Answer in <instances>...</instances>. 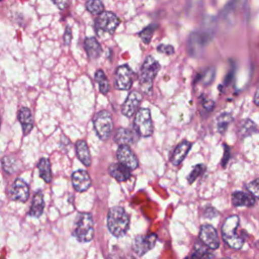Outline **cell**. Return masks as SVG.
Returning <instances> with one entry per match:
<instances>
[{
  "instance_id": "6da1fadb",
  "label": "cell",
  "mask_w": 259,
  "mask_h": 259,
  "mask_svg": "<svg viewBox=\"0 0 259 259\" xmlns=\"http://www.w3.org/2000/svg\"><path fill=\"white\" fill-rule=\"evenodd\" d=\"M159 70L160 64L152 56H148L139 72V85L145 94H152L153 81Z\"/></svg>"
},
{
  "instance_id": "7a4b0ae2",
  "label": "cell",
  "mask_w": 259,
  "mask_h": 259,
  "mask_svg": "<svg viewBox=\"0 0 259 259\" xmlns=\"http://www.w3.org/2000/svg\"><path fill=\"white\" fill-rule=\"evenodd\" d=\"M130 218L121 206H113L107 213V227L115 237H122L128 230Z\"/></svg>"
},
{
  "instance_id": "3957f363",
  "label": "cell",
  "mask_w": 259,
  "mask_h": 259,
  "mask_svg": "<svg viewBox=\"0 0 259 259\" xmlns=\"http://www.w3.org/2000/svg\"><path fill=\"white\" fill-rule=\"evenodd\" d=\"M240 225V219L238 215H231L226 219L222 227V235L224 241L234 249H240L243 246L244 239L237 233V229Z\"/></svg>"
},
{
  "instance_id": "277c9868",
  "label": "cell",
  "mask_w": 259,
  "mask_h": 259,
  "mask_svg": "<svg viewBox=\"0 0 259 259\" xmlns=\"http://www.w3.org/2000/svg\"><path fill=\"white\" fill-rule=\"evenodd\" d=\"M94 235L93 219L88 212H81L77 215L75 221V228L73 231V236L77 241L81 243L89 242L92 240Z\"/></svg>"
},
{
  "instance_id": "5b68a950",
  "label": "cell",
  "mask_w": 259,
  "mask_h": 259,
  "mask_svg": "<svg viewBox=\"0 0 259 259\" xmlns=\"http://www.w3.org/2000/svg\"><path fill=\"white\" fill-rule=\"evenodd\" d=\"M134 127L136 133L141 137H150L153 134V121L151 112L148 108H141L135 113Z\"/></svg>"
},
{
  "instance_id": "8992f818",
  "label": "cell",
  "mask_w": 259,
  "mask_h": 259,
  "mask_svg": "<svg viewBox=\"0 0 259 259\" xmlns=\"http://www.w3.org/2000/svg\"><path fill=\"white\" fill-rule=\"evenodd\" d=\"M118 24L119 19L113 12L103 11L98 14V17L95 20V29L99 35L104 33L112 34Z\"/></svg>"
},
{
  "instance_id": "52a82bcc",
  "label": "cell",
  "mask_w": 259,
  "mask_h": 259,
  "mask_svg": "<svg viewBox=\"0 0 259 259\" xmlns=\"http://www.w3.org/2000/svg\"><path fill=\"white\" fill-rule=\"evenodd\" d=\"M93 124L94 128L96 131L97 136L105 141L110 137V134L113 128V122L111 115L108 111L106 110H101L99 111L93 119Z\"/></svg>"
},
{
  "instance_id": "ba28073f",
  "label": "cell",
  "mask_w": 259,
  "mask_h": 259,
  "mask_svg": "<svg viewBox=\"0 0 259 259\" xmlns=\"http://www.w3.org/2000/svg\"><path fill=\"white\" fill-rule=\"evenodd\" d=\"M133 85V71L127 65L116 68L114 74V87L118 90H128Z\"/></svg>"
},
{
  "instance_id": "9c48e42d",
  "label": "cell",
  "mask_w": 259,
  "mask_h": 259,
  "mask_svg": "<svg viewBox=\"0 0 259 259\" xmlns=\"http://www.w3.org/2000/svg\"><path fill=\"white\" fill-rule=\"evenodd\" d=\"M157 242V235L156 234H149L146 236L139 235L135 238L133 242V249L134 252L138 256H142L154 248Z\"/></svg>"
},
{
  "instance_id": "30bf717a",
  "label": "cell",
  "mask_w": 259,
  "mask_h": 259,
  "mask_svg": "<svg viewBox=\"0 0 259 259\" xmlns=\"http://www.w3.org/2000/svg\"><path fill=\"white\" fill-rule=\"evenodd\" d=\"M200 241L209 249L215 250L220 247V238L217 230L211 225H203L199 233Z\"/></svg>"
},
{
  "instance_id": "8fae6325",
  "label": "cell",
  "mask_w": 259,
  "mask_h": 259,
  "mask_svg": "<svg viewBox=\"0 0 259 259\" xmlns=\"http://www.w3.org/2000/svg\"><path fill=\"white\" fill-rule=\"evenodd\" d=\"M116 158L119 163L125 165L131 170H135L139 166V161L130 146L121 145L116 151Z\"/></svg>"
},
{
  "instance_id": "7c38bea8",
  "label": "cell",
  "mask_w": 259,
  "mask_h": 259,
  "mask_svg": "<svg viewBox=\"0 0 259 259\" xmlns=\"http://www.w3.org/2000/svg\"><path fill=\"white\" fill-rule=\"evenodd\" d=\"M8 196L12 200L25 202L29 196L28 185L21 179H16L8 189Z\"/></svg>"
},
{
  "instance_id": "4fadbf2b",
  "label": "cell",
  "mask_w": 259,
  "mask_h": 259,
  "mask_svg": "<svg viewBox=\"0 0 259 259\" xmlns=\"http://www.w3.org/2000/svg\"><path fill=\"white\" fill-rule=\"evenodd\" d=\"M142 94L139 92V91H132L126 99L124 100V102L122 103V106H121V113L127 117H131L133 116L138 108H139V105L142 101Z\"/></svg>"
},
{
  "instance_id": "5bb4252c",
  "label": "cell",
  "mask_w": 259,
  "mask_h": 259,
  "mask_svg": "<svg viewBox=\"0 0 259 259\" xmlns=\"http://www.w3.org/2000/svg\"><path fill=\"white\" fill-rule=\"evenodd\" d=\"M72 184L76 191H86L91 185L89 174L85 170H77L72 174Z\"/></svg>"
},
{
  "instance_id": "9a60e30c",
  "label": "cell",
  "mask_w": 259,
  "mask_h": 259,
  "mask_svg": "<svg viewBox=\"0 0 259 259\" xmlns=\"http://www.w3.org/2000/svg\"><path fill=\"white\" fill-rule=\"evenodd\" d=\"M192 144L188 141H182L179 143L176 148L174 149L172 156H171V163L175 166H178L181 164V162L185 159L188 151L190 150Z\"/></svg>"
},
{
  "instance_id": "2e32d148",
  "label": "cell",
  "mask_w": 259,
  "mask_h": 259,
  "mask_svg": "<svg viewBox=\"0 0 259 259\" xmlns=\"http://www.w3.org/2000/svg\"><path fill=\"white\" fill-rule=\"evenodd\" d=\"M108 171L109 174L119 182L125 181L131 177V169L119 162L111 164L108 168Z\"/></svg>"
},
{
  "instance_id": "e0dca14e",
  "label": "cell",
  "mask_w": 259,
  "mask_h": 259,
  "mask_svg": "<svg viewBox=\"0 0 259 259\" xmlns=\"http://www.w3.org/2000/svg\"><path fill=\"white\" fill-rule=\"evenodd\" d=\"M232 202L235 206H253L255 204V197L250 192L235 191L232 194Z\"/></svg>"
},
{
  "instance_id": "ac0fdd59",
  "label": "cell",
  "mask_w": 259,
  "mask_h": 259,
  "mask_svg": "<svg viewBox=\"0 0 259 259\" xmlns=\"http://www.w3.org/2000/svg\"><path fill=\"white\" fill-rule=\"evenodd\" d=\"M84 47H85V51H86L88 57L91 60H95V59L99 58V56L102 53L101 46H100V44L98 42V40L95 37H87V38H85Z\"/></svg>"
},
{
  "instance_id": "d6986e66",
  "label": "cell",
  "mask_w": 259,
  "mask_h": 259,
  "mask_svg": "<svg viewBox=\"0 0 259 259\" xmlns=\"http://www.w3.org/2000/svg\"><path fill=\"white\" fill-rule=\"evenodd\" d=\"M18 119L21 123L22 131L24 135L29 134V132L32 130L33 121H32V115L31 111L27 107H21L18 112Z\"/></svg>"
},
{
  "instance_id": "ffe728a7",
  "label": "cell",
  "mask_w": 259,
  "mask_h": 259,
  "mask_svg": "<svg viewBox=\"0 0 259 259\" xmlns=\"http://www.w3.org/2000/svg\"><path fill=\"white\" fill-rule=\"evenodd\" d=\"M134 133L128 130V128H124V127H119L115 135H114V143H116L118 146L121 145H132L134 143Z\"/></svg>"
},
{
  "instance_id": "44dd1931",
  "label": "cell",
  "mask_w": 259,
  "mask_h": 259,
  "mask_svg": "<svg viewBox=\"0 0 259 259\" xmlns=\"http://www.w3.org/2000/svg\"><path fill=\"white\" fill-rule=\"evenodd\" d=\"M44 207H45L44 195L40 191H37L32 198V203L29 209V215L33 218H39L44 211Z\"/></svg>"
},
{
  "instance_id": "7402d4cb",
  "label": "cell",
  "mask_w": 259,
  "mask_h": 259,
  "mask_svg": "<svg viewBox=\"0 0 259 259\" xmlns=\"http://www.w3.org/2000/svg\"><path fill=\"white\" fill-rule=\"evenodd\" d=\"M76 153L78 156V159L85 165L89 166L91 164V157L89 148L87 146V143L83 140H80L76 143Z\"/></svg>"
},
{
  "instance_id": "603a6c76",
  "label": "cell",
  "mask_w": 259,
  "mask_h": 259,
  "mask_svg": "<svg viewBox=\"0 0 259 259\" xmlns=\"http://www.w3.org/2000/svg\"><path fill=\"white\" fill-rule=\"evenodd\" d=\"M37 168L39 171L40 177L47 182H51L52 180V171H51V163L49 159L41 158L37 163Z\"/></svg>"
},
{
  "instance_id": "cb8c5ba5",
  "label": "cell",
  "mask_w": 259,
  "mask_h": 259,
  "mask_svg": "<svg viewBox=\"0 0 259 259\" xmlns=\"http://www.w3.org/2000/svg\"><path fill=\"white\" fill-rule=\"evenodd\" d=\"M256 124L251 120V119H245L241 122L239 128H238V133L240 135V137L245 138L248 136H251L252 134H254L256 132Z\"/></svg>"
},
{
  "instance_id": "d4e9b609",
  "label": "cell",
  "mask_w": 259,
  "mask_h": 259,
  "mask_svg": "<svg viewBox=\"0 0 259 259\" xmlns=\"http://www.w3.org/2000/svg\"><path fill=\"white\" fill-rule=\"evenodd\" d=\"M2 167L5 170V172L12 174L18 170L19 162L13 156H5L2 159Z\"/></svg>"
},
{
  "instance_id": "484cf974",
  "label": "cell",
  "mask_w": 259,
  "mask_h": 259,
  "mask_svg": "<svg viewBox=\"0 0 259 259\" xmlns=\"http://www.w3.org/2000/svg\"><path fill=\"white\" fill-rule=\"evenodd\" d=\"M95 81L97 82L99 86V90L102 94H107L109 91V83L107 81V78L102 70H98L95 73Z\"/></svg>"
},
{
  "instance_id": "4316f807",
  "label": "cell",
  "mask_w": 259,
  "mask_h": 259,
  "mask_svg": "<svg viewBox=\"0 0 259 259\" xmlns=\"http://www.w3.org/2000/svg\"><path fill=\"white\" fill-rule=\"evenodd\" d=\"M191 257L193 258H209L213 257V255L206 249V246L200 241L196 242L194 245V251L191 254Z\"/></svg>"
},
{
  "instance_id": "83f0119b",
  "label": "cell",
  "mask_w": 259,
  "mask_h": 259,
  "mask_svg": "<svg viewBox=\"0 0 259 259\" xmlns=\"http://www.w3.org/2000/svg\"><path fill=\"white\" fill-rule=\"evenodd\" d=\"M233 120V116L226 112V113H222L219 117H218V120H217V128L220 133H224L227 128H228V125L231 123V121Z\"/></svg>"
},
{
  "instance_id": "f1b7e54d",
  "label": "cell",
  "mask_w": 259,
  "mask_h": 259,
  "mask_svg": "<svg viewBox=\"0 0 259 259\" xmlns=\"http://www.w3.org/2000/svg\"><path fill=\"white\" fill-rule=\"evenodd\" d=\"M86 8L92 14H100L104 11V6L102 0H87L86 1Z\"/></svg>"
},
{
  "instance_id": "f546056e",
  "label": "cell",
  "mask_w": 259,
  "mask_h": 259,
  "mask_svg": "<svg viewBox=\"0 0 259 259\" xmlns=\"http://www.w3.org/2000/svg\"><path fill=\"white\" fill-rule=\"evenodd\" d=\"M156 28H157L156 24H150V25L146 26L143 30L140 31L139 35L145 44H149L151 41V38H152L153 33L156 30Z\"/></svg>"
},
{
  "instance_id": "4dcf8cb0",
  "label": "cell",
  "mask_w": 259,
  "mask_h": 259,
  "mask_svg": "<svg viewBox=\"0 0 259 259\" xmlns=\"http://www.w3.org/2000/svg\"><path fill=\"white\" fill-rule=\"evenodd\" d=\"M204 171V165L199 164L193 167V170L190 172V174L187 176L188 183H193Z\"/></svg>"
},
{
  "instance_id": "1f68e13d",
  "label": "cell",
  "mask_w": 259,
  "mask_h": 259,
  "mask_svg": "<svg viewBox=\"0 0 259 259\" xmlns=\"http://www.w3.org/2000/svg\"><path fill=\"white\" fill-rule=\"evenodd\" d=\"M247 189L248 191L256 198L259 199V178L251 181L248 185H247Z\"/></svg>"
},
{
  "instance_id": "d6a6232c",
  "label": "cell",
  "mask_w": 259,
  "mask_h": 259,
  "mask_svg": "<svg viewBox=\"0 0 259 259\" xmlns=\"http://www.w3.org/2000/svg\"><path fill=\"white\" fill-rule=\"evenodd\" d=\"M157 50L162 53V54H166L168 56L173 55L174 54V48L171 45H160L157 47Z\"/></svg>"
},
{
  "instance_id": "836d02e7",
  "label": "cell",
  "mask_w": 259,
  "mask_h": 259,
  "mask_svg": "<svg viewBox=\"0 0 259 259\" xmlns=\"http://www.w3.org/2000/svg\"><path fill=\"white\" fill-rule=\"evenodd\" d=\"M214 215H218V211L215 208L211 207V206H207L204 210V217L208 218V219H211L213 218Z\"/></svg>"
},
{
  "instance_id": "e575fe53",
  "label": "cell",
  "mask_w": 259,
  "mask_h": 259,
  "mask_svg": "<svg viewBox=\"0 0 259 259\" xmlns=\"http://www.w3.org/2000/svg\"><path fill=\"white\" fill-rule=\"evenodd\" d=\"M71 38H72V33H71V28L69 26L66 27V31L64 33V42L66 45H69L70 41H71Z\"/></svg>"
},
{
  "instance_id": "d590c367",
  "label": "cell",
  "mask_w": 259,
  "mask_h": 259,
  "mask_svg": "<svg viewBox=\"0 0 259 259\" xmlns=\"http://www.w3.org/2000/svg\"><path fill=\"white\" fill-rule=\"evenodd\" d=\"M52 1L60 9H65L67 7V5H68V0H52Z\"/></svg>"
},
{
  "instance_id": "8d00e7d4",
  "label": "cell",
  "mask_w": 259,
  "mask_h": 259,
  "mask_svg": "<svg viewBox=\"0 0 259 259\" xmlns=\"http://www.w3.org/2000/svg\"><path fill=\"white\" fill-rule=\"evenodd\" d=\"M254 102L256 105L259 106V88L256 90L255 95H254Z\"/></svg>"
},
{
  "instance_id": "74e56055",
  "label": "cell",
  "mask_w": 259,
  "mask_h": 259,
  "mask_svg": "<svg viewBox=\"0 0 259 259\" xmlns=\"http://www.w3.org/2000/svg\"><path fill=\"white\" fill-rule=\"evenodd\" d=\"M0 125H1V121H0Z\"/></svg>"
}]
</instances>
